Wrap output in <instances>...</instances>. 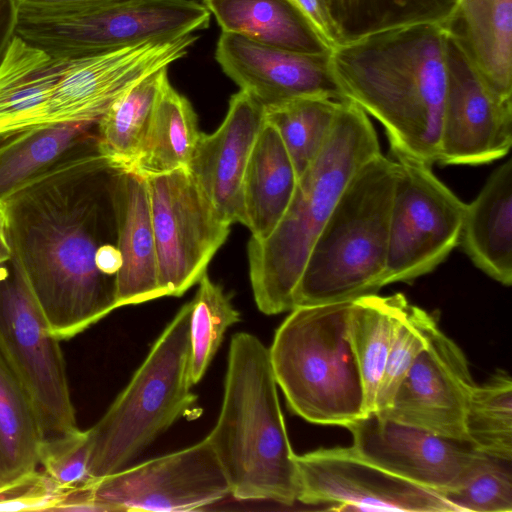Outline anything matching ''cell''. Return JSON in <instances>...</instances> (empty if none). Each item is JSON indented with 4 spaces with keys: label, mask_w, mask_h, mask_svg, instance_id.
Segmentation results:
<instances>
[{
    "label": "cell",
    "mask_w": 512,
    "mask_h": 512,
    "mask_svg": "<svg viewBox=\"0 0 512 512\" xmlns=\"http://www.w3.org/2000/svg\"><path fill=\"white\" fill-rule=\"evenodd\" d=\"M91 445L88 430L45 437L39 449V464L55 483L73 488L94 479L89 474Z\"/></svg>",
    "instance_id": "cell-37"
},
{
    "label": "cell",
    "mask_w": 512,
    "mask_h": 512,
    "mask_svg": "<svg viewBox=\"0 0 512 512\" xmlns=\"http://www.w3.org/2000/svg\"><path fill=\"white\" fill-rule=\"evenodd\" d=\"M211 13L195 0H117L96 6L18 8L16 36L53 59L68 61L206 29Z\"/></svg>",
    "instance_id": "cell-8"
},
{
    "label": "cell",
    "mask_w": 512,
    "mask_h": 512,
    "mask_svg": "<svg viewBox=\"0 0 512 512\" xmlns=\"http://www.w3.org/2000/svg\"><path fill=\"white\" fill-rule=\"evenodd\" d=\"M398 164L382 153L351 179L318 235L293 308L353 301L384 286Z\"/></svg>",
    "instance_id": "cell-5"
},
{
    "label": "cell",
    "mask_w": 512,
    "mask_h": 512,
    "mask_svg": "<svg viewBox=\"0 0 512 512\" xmlns=\"http://www.w3.org/2000/svg\"><path fill=\"white\" fill-rule=\"evenodd\" d=\"M168 67L147 75L120 96L96 123L100 152L112 166L129 170L147 139Z\"/></svg>",
    "instance_id": "cell-27"
},
{
    "label": "cell",
    "mask_w": 512,
    "mask_h": 512,
    "mask_svg": "<svg viewBox=\"0 0 512 512\" xmlns=\"http://www.w3.org/2000/svg\"><path fill=\"white\" fill-rule=\"evenodd\" d=\"M191 310V301L178 310L127 386L88 429L92 479L128 467L178 419L196 414L190 379Z\"/></svg>",
    "instance_id": "cell-7"
},
{
    "label": "cell",
    "mask_w": 512,
    "mask_h": 512,
    "mask_svg": "<svg viewBox=\"0 0 512 512\" xmlns=\"http://www.w3.org/2000/svg\"><path fill=\"white\" fill-rule=\"evenodd\" d=\"M96 266L105 275L115 277L121 266V255L116 242L105 243L96 253Z\"/></svg>",
    "instance_id": "cell-42"
},
{
    "label": "cell",
    "mask_w": 512,
    "mask_h": 512,
    "mask_svg": "<svg viewBox=\"0 0 512 512\" xmlns=\"http://www.w3.org/2000/svg\"><path fill=\"white\" fill-rule=\"evenodd\" d=\"M96 135V123H57L0 134V200Z\"/></svg>",
    "instance_id": "cell-26"
},
{
    "label": "cell",
    "mask_w": 512,
    "mask_h": 512,
    "mask_svg": "<svg viewBox=\"0 0 512 512\" xmlns=\"http://www.w3.org/2000/svg\"><path fill=\"white\" fill-rule=\"evenodd\" d=\"M446 91L438 163L482 165L512 144V99L497 95L446 32Z\"/></svg>",
    "instance_id": "cell-15"
},
{
    "label": "cell",
    "mask_w": 512,
    "mask_h": 512,
    "mask_svg": "<svg viewBox=\"0 0 512 512\" xmlns=\"http://www.w3.org/2000/svg\"><path fill=\"white\" fill-rule=\"evenodd\" d=\"M197 38L192 33L65 61L40 125L97 123L136 83L183 58Z\"/></svg>",
    "instance_id": "cell-14"
},
{
    "label": "cell",
    "mask_w": 512,
    "mask_h": 512,
    "mask_svg": "<svg viewBox=\"0 0 512 512\" xmlns=\"http://www.w3.org/2000/svg\"><path fill=\"white\" fill-rule=\"evenodd\" d=\"M458 1V0H457Z\"/></svg>",
    "instance_id": "cell-45"
},
{
    "label": "cell",
    "mask_w": 512,
    "mask_h": 512,
    "mask_svg": "<svg viewBox=\"0 0 512 512\" xmlns=\"http://www.w3.org/2000/svg\"><path fill=\"white\" fill-rule=\"evenodd\" d=\"M18 6L15 0H0V67L16 37Z\"/></svg>",
    "instance_id": "cell-40"
},
{
    "label": "cell",
    "mask_w": 512,
    "mask_h": 512,
    "mask_svg": "<svg viewBox=\"0 0 512 512\" xmlns=\"http://www.w3.org/2000/svg\"><path fill=\"white\" fill-rule=\"evenodd\" d=\"M191 300L190 317V379L197 384L204 376L220 347L226 330L240 320L223 289L205 273Z\"/></svg>",
    "instance_id": "cell-34"
},
{
    "label": "cell",
    "mask_w": 512,
    "mask_h": 512,
    "mask_svg": "<svg viewBox=\"0 0 512 512\" xmlns=\"http://www.w3.org/2000/svg\"><path fill=\"white\" fill-rule=\"evenodd\" d=\"M320 34L335 48L339 39L334 24L320 0H293Z\"/></svg>",
    "instance_id": "cell-39"
},
{
    "label": "cell",
    "mask_w": 512,
    "mask_h": 512,
    "mask_svg": "<svg viewBox=\"0 0 512 512\" xmlns=\"http://www.w3.org/2000/svg\"><path fill=\"white\" fill-rule=\"evenodd\" d=\"M59 340L18 262L0 267V354L28 395L45 437L78 429Z\"/></svg>",
    "instance_id": "cell-9"
},
{
    "label": "cell",
    "mask_w": 512,
    "mask_h": 512,
    "mask_svg": "<svg viewBox=\"0 0 512 512\" xmlns=\"http://www.w3.org/2000/svg\"><path fill=\"white\" fill-rule=\"evenodd\" d=\"M442 28L490 88L512 99V0H458Z\"/></svg>",
    "instance_id": "cell-22"
},
{
    "label": "cell",
    "mask_w": 512,
    "mask_h": 512,
    "mask_svg": "<svg viewBox=\"0 0 512 512\" xmlns=\"http://www.w3.org/2000/svg\"><path fill=\"white\" fill-rule=\"evenodd\" d=\"M476 383L461 348L439 327L401 381L383 416L465 441L464 419Z\"/></svg>",
    "instance_id": "cell-17"
},
{
    "label": "cell",
    "mask_w": 512,
    "mask_h": 512,
    "mask_svg": "<svg viewBox=\"0 0 512 512\" xmlns=\"http://www.w3.org/2000/svg\"><path fill=\"white\" fill-rule=\"evenodd\" d=\"M398 164L384 286L432 272L458 245L462 202L427 163L392 156Z\"/></svg>",
    "instance_id": "cell-10"
},
{
    "label": "cell",
    "mask_w": 512,
    "mask_h": 512,
    "mask_svg": "<svg viewBox=\"0 0 512 512\" xmlns=\"http://www.w3.org/2000/svg\"><path fill=\"white\" fill-rule=\"evenodd\" d=\"M409 302L403 294H370L352 301L351 344L363 381L365 414L375 411L376 397L398 324Z\"/></svg>",
    "instance_id": "cell-28"
},
{
    "label": "cell",
    "mask_w": 512,
    "mask_h": 512,
    "mask_svg": "<svg viewBox=\"0 0 512 512\" xmlns=\"http://www.w3.org/2000/svg\"><path fill=\"white\" fill-rule=\"evenodd\" d=\"M64 63L15 37L0 67V134L40 125Z\"/></svg>",
    "instance_id": "cell-25"
},
{
    "label": "cell",
    "mask_w": 512,
    "mask_h": 512,
    "mask_svg": "<svg viewBox=\"0 0 512 512\" xmlns=\"http://www.w3.org/2000/svg\"><path fill=\"white\" fill-rule=\"evenodd\" d=\"M465 441L489 457L512 459V380L498 370L487 382L475 385L464 419Z\"/></svg>",
    "instance_id": "cell-33"
},
{
    "label": "cell",
    "mask_w": 512,
    "mask_h": 512,
    "mask_svg": "<svg viewBox=\"0 0 512 512\" xmlns=\"http://www.w3.org/2000/svg\"><path fill=\"white\" fill-rule=\"evenodd\" d=\"M222 32L303 54L333 51L293 0H202Z\"/></svg>",
    "instance_id": "cell-23"
},
{
    "label": "cell",
    "mask_w": 512,
    "mask_h": 512,
    "mask_svg": "<svg viewBox=\"0 0 512 512\" xmlns=\"http://www.w3.org/2000/svg\"><path fill=\"white\" fill-rule=\"evenodd\" d=\"M446 34L418 24L338 45L332 65L348 100L384 127L393 156L438 162Z\"/></svg>",
    "instance_id": "cell-2"
},
{
    "label": "cell",
    "mask_w": 512,
    "mask_h": 512,
    "mask_svg": "<svg viewBox=\"0 0 512 512\" xmlns=\"http://www.w3.org/2000/svg\"><path fill=\"white\" fill-rule=\"evenodd\" d=\"M298 177L276 128L265 122L250 153L242 186L244 223L257 240L267 238L284 216Z\"/></svg>",
    "instance_id": "cell-24"
},
{
    "label": "cell",
    "mask_w": 512,
    "mask_h": 512,
    "mask_svg": "<svg viewBox=\"0 0 512 512\" xmlns=\"http://www.w3.org/2000/svg\"><path fill=\"white\" fill-rule=\"evenodd\" d=\"M297 500L331 504L337 510L457 512L440 493L407 481L359 455L351 447L295 455Z\"/></svg>",
    "instance_id": "cell-13"
},
{
    "label": "cell",
    "mask_w": 512,
    "mask_h": 512,
    "mask_svg": "<svg viewBox=\"0 0 512 512\" xmlns=\"http://www.w3.org/2000/svg\"><path fill=\"white\" fill-rule=\"evenodd\" d=\"M322 2V4L324 5V7L326 8L327 12H328V9H329V6H330V3H331V0H320ZM329 14V13H328Z\"/></svg>",
    "instance_id": "cell-44"
},
{
    "label": "cell",
    "mask_w": 512,
    "mask_h": 512,
    "mask_svg": "<svg viewBox=\"0 0 512 512\" xmlns=\"http://www.w3.org/2000/svg\"><path fill=\"white\" fill-rule=\"evenodd\" d=\"M13 257V248L9 235V217L6 202L0 200V267L10 262Z\"/></svg>",
    "instance_id": "cell-43"
},
{
    "label": "cell",
    "mask_w": 512,
    "mask_h": 512,
    "mask_svg": "<svg viewBox=\"0 0 512 512\" xmlns=\"http://www.w3.org/2000/svg\"><path fill=\"white\" fill-rule=\"evenodd\" d=\"M437 328V321L432 315L420 307L408 304L395 332L374 412H382L391 406L401 381L417 356L427 347Z\"/></svg>",
    "instance_id": "cell-35"
},
{
    "label": "cell",
    "mask_w": 512,
    "mask_h": 512,
    "mask_svg": "<svg viewBox=\"0 0 512 512\" xmlns=\"http://www.w3.org/2000/svg\"><path fill=\"white\" fill-rule=\"evenodd\" d=\"M70 489L35 470L0 487V511H54Z\"/></svg>",
    "instance_id": "cell-38"
},
{
    "label": "cell",
    "mask_w": 512,
    "mask_h": 512,
    "mask_svg": "<svg viewBox=\"0 0 512 512\" xmlns=\"http://www.w3.org/2000/svg\"><path fill=\"white\" fill-rule=\"evenodd\" d=\"M457 0H331L328 13L339 45L418 24L443 25Z\"/></svg>",
    "instance_id": "cell-31"
},
{
    "label": "cell",
    "mask_w": 512,
    "mask_h": 512,
    "mask_svg": "<svg viewBox=\"0 0 512 512\" xmlns=\"http://www.w3.org/2000/svg\"><path fill=\"white\" fill-rule=\"evenodd\" d=\"M331 55L277 49L228 32L221 33L215 50L223 72L264 108L302 97L348 100Z\"/></svg>",
    "instance_id": "cell-18"
},
{
    "label": "cell",
    "mask_w": 512,
    "mask_h": 512,
    "mask_svg": "<svg viewBox=\"0 0 512 512\" xmlns=\"http://www.w3.org/2000/svg\"><path fill=\"white\" fill-rule=\"evenodd\" d=\"M107 512L197 510L231 495L229 482L207 438L94 480Z\"/></svg>",
    "instance_id": "cell-12"
},
{
    "label": "cell",
    "mask_w": 512,
    "mask_h": 512,
    "mask_svg": "<svg viewBox=\"0 0 512 512\" xmlns=\"http://www.w3.org/2000/svg\"><path fill=\"white\" fill-rule=\"evenodd\" d=\"M18 8L61 10L96 6L117 0H15Z\"/></svg>",
    "instance_id": "cell-41"
},
{
    "label": "cell",
    "mask_w": 512,
    "mask_h": 512,
    "mask_svg": "<svg viewBox=\"0 0 512 512\" xmlns=\"http://www.w3.org/2000/svg\"><path fill=\"white\" fill-rule=\"evenodd\" d=\"M200 133L190 101L168 81L159 96L144 147L128 171L147 177L188 169Z\"/></svg>",
    "instance_id": "cell-29"
},
{
    "label": "cell",
    "mask_w": 512,
    "mask_h": 512,
    "mask_svg": "<svg viewBox=\"0 0 512 512\" xmlns=\"http://www.w3.org/2000/svg\"><path fill=\"white\" fill-rule=\"evenodd\" d=\"M116 245L121 266L115 276L116 308L163 297L146 179L118 170L113 185Z\"/></svg>",
    "instance_id": "cell-20"
},
{
    "label": "cell",
    "mask_w": 512,
    "mask_h": 512,
    "mask_svg": "<svg viewBox=\"0 0 512 512\" xmlns=\"http://www.w3.org/2000/svg\"><path fill=\"white\" fill-rule=\"evenodd\" d=\"M163 296H182L198 283L230 225L204 196L187 168L144 177Z\"/></svg>",
    "instance_id": "cell-11"
},
{
    "label": "cell",
    "mask_w": 512,
    "mask_h": 512,
    "mask_svg": "<svg viewBox=\"0 0 512 512\" xmlns=\"http://www.w3.org/2000/svg\"><path fill=\"white\" fill-rule=\"evenodd\" d=\"M265 122V108L240 90L229 101L221 125L200 133L188 171L220 218L244 223L242 186L247 162Z\"/></svg>",
    "instance_id": "cell-19"
},
{
    "label": "cell",
    "mask_w": 512,
    "mask_h": 512,
    "mask_svg": "<svg viewBox=\"0 0 512 512\" xmlns=\"http://www.w3.org/2000/svg\"><path fill=\"white\" fill-rule=\"evenodd\" d=\"M44 438L28 395L0 354V487L36 470Z\"/></svg>",
    "instance_id": "cell-30"
},
{
    "label": "cell",
    "mask_w": 512,
    "mask_h": 512,
    "mask_svg": "<svg viewBox=\"0 0 512 512\" xmlns=\"http://www.w3.org/2000/svg\"><path fill=\"white\" fill-rule=\"evenodd\" d=\"M351 305L293 308L269 348L290 410L308 422L345 427L365 415L363 381L349 334Z\"/></svg>",
    "instance_id": "cell-6"
},
{
    "label": "cell",
    "mask_w": 512,
    "mask_h": 512,
    "mask_svg": "<svg viewBox=\"0 0 512 512\" xmlns=\"http://www.w3.org/2000/svg\"><path fill=\"white\" fill-rule=\"evenodd\" d=\"M118 170L95 135L4 200L13 258L59 341L116 309L115 277L103 274L95 258L100 246L117 239Z\"/></svg>",
    "instance_id": "cell-1"
},
{
    "label": "cell",
    "mask_w": 512,
    "mask_h": 512,
    "mask_svg": "<svg viewBox=\"0 0 512 512\" xmlns=\"http://www.w3.org/2000/svg\"><path fill=\"white\" fill-rule=\"evenodd\" d=\"M472 263L504 286L512 284V162L497 167L465 205L459 243Z\"/></svg>",
    "instance_id": "cell-21"
},
{
    "label": "cell",
    "mask_w": 512,
    "mask_h": 512,
    "mask_svg": "<svg viewBox=\"0 0 512 512\" xmlns=\"http://www.w3.org/2000/svg\"><path fill=\"white\" fill-rule=\"evenodd\" d=\"M340 103L326 97H302L265 108V119L278 131L298 179L325 145Z\"/></svg>",
    "instance_id": "cell-32"
},
{
    "label": "cell",
    "mask_w": 512,
    "mask_h": 512,
    "mask_svg": "<svg viewBox=\"0 0 512 512\" xmlns=\"http://www.w3.org/2000/svg\"><path fill=\"white\" fill-rule=\"evenodd\" d=\"M221 410L206 437L238 500L297 501L298 480L269 348L255 335L232 336Z\"/></svg>",
    "instance_id": "cell-3"
},
{
    "label": "cell",
    "mask_w": 512,
    "mask_h": 512,
    "mask_svg": "<svg viewBox=\"0 0 512 512\" xmlns=\"http://www.w3.org/2000/svg\"><path fill=\"white\" fill-rule=\"evenodd\" d=\"M380 153L368 115L353 101H341L332 131L298 179L284 216L267 238L248 242L250 282L262 313L293 309L294 290L318 235L357 171Z\"/></svg>",
    "instance_id": "cell-4"
},
{
    "label": "cell",
    "mask_w": 512,
    "mask_h": 512,
    "mask_svg": "<svg viewBox=\"0 0 512 512\" xmlns=\"http://www.w3.org/2000/svg\"><path fill=\"white\" fill-rule=\"evenodd\" d=\"M352 448L362 457L407 481L442 495L463 486L484 463L466 442L370 412L348 423Z\"/></svg>",
    "instance_id": "cell-16"
},
{
    "label": "cell",
    "mask_w": 512,
    "mask_h": 512,
    "mask_svg": "<svg viewBox=\"0 0 512 512\" xmlns=\"http://www.w3.org/2000/svg\"><path fill=\"white\" fill-rule=\"evenodd\" d=\"M510 463L488 456L463 486L443 496L457 512H511Z\"/></svg>",
    "instance_id": "cell-36"
}]
</instances>
